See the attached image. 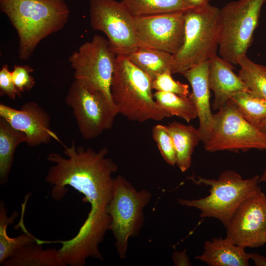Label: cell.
Wrapping results in <instances>:
<instances>
[{"label": "cell", "instance_id": "cell-27", "mask_svg": "<svg viewBox=\"0 0 266 266\" xmlns=\"http://www.w3.org/2000/svg\"><path fill=\"white\" fill-rule=\"evenodd\" d=\"M152 134L164 160L167 164L175 166L176 164V152L172 138L165 125H155L152 128Z\"/></svg>", "mask_w": 266, "mask_h": 266}, {"label": "cell", "instance_id": "cell-21", "mask_svg": "<svg viewBox=\"0 0 266 266\" xmlns=\"http://www.w3.org/2000/svg\"><path fill=\"white\" fill-rule=\"evenodd\" d=\"M26 135L13 128L5 119L0 117V184H5L9 178L16 147L26 142Z\"/></svg>", "mask_w": 266, "mask_h": 266}, {"label": "cell", "instance_id": "cell-24", "mask_svg": "<svg viewBox=\"0 0 266 266\" xmlns=\"http://www.w3.org/2000/svg\"><path fill=\"white\" fill-rule=\"evenodd\" d=\"M229 100L237 107L246 120L257 128L266 120V100L250 91L235 93Z\"/></svg>", "mask_w": 266, "mask_h": 266}, {"label": "cell", "instance_id": "cell-4", "mask_svg": "<svg viewBox=\"0 0 266 266\" xmlns=\"http://www.w3.org/2000/svg\"><path fill=\"white\" fill-rule=\"evenodd\" d=\"M220 9L207 3L184 12L183 44L172 55V74H183L217 55L220 33Z\"/></svg>", "mask_w": 266, "mask_h": 266}, {"label": "cell", "instance_id": "cell-20", "mask_svg": "<svg viewBox=\"0 0 266 266\" xmlns=\"http://www.w3.org/2000/svg\"><path fill=\"white\" fill-rule=\"evenodd\" d=\"M18 216V213L14 211L10 216H7V210L4 202H0V264L13 255L23 246L35 242L37 238L30 233L25 228L23 221L20 226L24 233L15 237L9 236L7 228L12 224Z\"/></svg>", "mask_w": 266, "mask_h": 266}, {"label": "cell", "instance_id": "cell-13", "mask_svg": "<svg viewBox=\"0 0 266 266\" xmlns=\"http://www.w3.org/2000/svg\"><path fill=\"white\" fill-rule=\"evenodd\" d=\"M226 237L244 249L266 243V196L261 190L239 206L226 227Z\"/></svg>", "mask_w": 266, "mask_h": 266}, {"label": "cell", "instance_id": "cell-19", "mask_svg": "<svg viewBox=\"0 0 266 266\" xmlns=\"http://www.w3.org/2000/svg\"><path fill=\"white\" fill-rule=\"evenodd\" d=\"M38 239L18 250L1 264L4 266H66L58 249H44Z\"/></svg>", "mask_w": 266, "mask_h": 266}, {"label": "cell", "instance_id": "cell-22", "mask_svg": "<svg viewBox=\"0 0 266 266\" xmlns=\"http://www.w3.org/2000/svg\"><path fill=\"white\" fill-rule=\"evenodd\" d=\"M125 57L152 80L157 75L170 70L172 55L162 50L138 47L134 52Z\"/></svg>", "mask_w": 266, "mask_h": 266}, {"label": "cell", "instance_id": "cell-9", "mask_svg": "<svg viewBox=\"0 0 266 266\" xmlns=\"http://www.w3.org/2000/svg\"><path fill=\"white\" fill-rule=\"evenodd\" d=\"M116 56L107 39L96 35L74 51L68 61L75 80L91 91L102 93L114 103L110 87Z\"/></svg>", "mask_w": 266, "mask_h": 266}, {"label": "cell", "instance_id": "cell-15", "mask_svg": "<svg viewBox=\"0 0 266 266\" xmlns=\"http://www.w3.org/2000/svg\"><path fill=\"white\" fill-rule=\"evenodd\" d=\"M209 61L191 68L182 74L190 83L192 92L189 97L196 106L199 127L198 129L200 139L203 143L210 133L213 114L210 104V88L208 83Z\"/></svg>", "mask_w": 266, "mask_h": 266}, {"label": "cell", "instance_id": "cell-12", "mask_svg": "<svg viewBox=\"0 0 266 266\" xmlns=\"http://www.w3.org/2000/svg\"><path fill=\"white\" fill-rule=\"evenodd\" d=\"M184 12L134 17V30L138 46L175 54L184 40Z\"/></svg>", "mask_w": 266, "mask_h": 266}, {"label": "cell", "instance_id": "cell-18", "mask_svg": "<svg viewBox=\"0 0 266 266\" xmlns=\"http://www.w3.org/2000/svg\"><path fill=\"white\" fill-rule=\"evenodd\" d=\"M165 126L174 146L176 165L182 172H185L191 166L194 149L200 141L198 130L176 121Z\"/></svg>", "mask_w": 266, "mask_h": 266}, {"label": "cell", "instance_id": "cell-11", "mask_svg": "<svg viewBox=\"0 0 266 266\" xmlns=\"http://www.w3.org/2000/svg\"><path fill=\"white\" fill-rule=\"evenodd\" d=\"M92 28L103 33L117 55L127 56L138 47L134 19L122 2L116 0H89Z\"/></svg>", "mask_w": 266, "mask_h": 266}, {"label": "cell", "instance_id": "cell-3", "mask_svg": "<svg viewBox=\"0 0 266 266\" xmlns=\"http://www.w3.org/2000/svg\"><path fill=\"white\" fill-rule=\"evenodd\" d=\"M152 81L127 58L117 55L110 92L118 114L138 122L171 117L155 100Z\"/></svg>", "mask_w": 266, "mask_h": 266}, {"label": "cell", "instance_id": "cell-26", "mask_svg": "<svg viewBox=\"0 0 266 266\" xmlns=\"http://www.w3.org/2000/svg\"><path fill=\"white\" fill-rule=\"evenodd\" d=\"M238 75L253 94L266 100V66L256 63L246 55L237 59Z\"/></svg>", "mask_w": 266, "mask_h": 266}, {"label": "cell", "instance_id": "cell-17", "mask_svg": "<svg viewBox=\"0 0 266 266\" xmlns=\"http://www.w3.org/2000/svg\"><path fill=\"white\" fill-rule=\"evenodd\" d=\"M210 266H247L249 253L226 237L207 240L203 253L195 257Z\"/></svg>", "mask_w": 266, "mask_h": 266}, {"label": "cell", "instance_id": "cell-31", "mask_svg": "<svg viewBox=\"0 0 266 266\" xmlns=\"http://www.w3.org/2000/svg\"><path fill=\"white\" fill-rule=\"evenodd\" d=\"M250 259L253 260L257 266H266V257L256 253H249Z\"/></svg>", "mask_w": 266, "mask_h": 266}, {"label": "cell", "instance_id": "cell-32", "mask_svg": "<svg viewBox=\"0 0 266 266\" xmlns=\"http://www.w3.org/2000/svg\"><path fill=\"white\" fill-rule=\"evenodd\" d=\"M188 5L192 7H199L209 3V0H184Z\"/></svg>", "mask_w": 266, "mask_h": 266}, {"label": "cell", "instance_id": "cell-16", "mask_svg": "<svg viewBox=\"0 0 266 266\" xmlns=\"http://www.w3.org/2000/svg\"><path fill=\"white\" fill-rule=\"evenodd\" d=\"M233 68L231 64L217 55L209 60L208 83L214 94V110L221 109L233 94L249 90Z\"/></svg>", "mask_w": 266, "mask_h": 266}, {"label": "cell", "instance_id": "cell-10", "mask_svg": "<svg viewBox=\"0 0 266 266\" xmlns=\"http://www.w3.org/2000/svg\"><path fill=\"white\" fill-rule=\"evenodd\" d=\"M65 101L72 108L79 132L86 139L97 137L111 128L118 114L114 103L102 93L91 91L75 80Z\"/></svg>", "mask_w": 266, "mask_h": 266}, {"label": "cell", "instance_id": "cell-33", "mask_svg": "<svg viewBox=\"0 0 266 266\" xmlns=\"http://www.w3.org/2000/svg\"><path fill=\"white\" fill-rule=\"evenodd\" d=\"M258 129L262 132L266 133V120L263 121L259 126Z\"/></svg>", "mask_w": 266, "mask_h": 266}, {"label": "cell", "instance_id": "cell-23", "mask_svg": "<svg viewBox=\"0 0 266 266\" xmlns=\"http://www.w3.org/2000/svg\"><path fill=\"white\" fill-rule=\"evenodd\" d=\"M134 17L176 12H185L194 7L184 0H121Z\"/></svg>", "mask_w": 266, "mask_h": 266}, {"label": "cell", "instance_id": "cell-28", "mask_svg": "<svg viewBox=\"0 0 266 266\" xmlns=\"http://www.w3.org/2000/svg\"><path fill=\"white\" fill-rule=\"evenodd\" d=\"M171 74V71L168 70L157 75L152 81V89L173 93L183 97H189L190 94L189 85L174 80Z\"/></svg>", "mask_w": 266, "mask_h": 266}, {"label": "cell", "instance_id": "cell-2", "mask_svg": "<svg viewBox=\"0 0 266 266\" xmlns=\"http://www.w3.org/2000/svg\"><path fill=\"white\" fill-rule=\"evenodd\" d=\"M0 9L17 31L18 55L23 60L42 39L62 30L69 16L65 0H0Z\"/></svg>", "mask_w": 266, "mask_h": 266}, {"label": "cell", "instance_id": "cell-8", "mask_svg": "<svg viewBox=\"0 0 266 266\" xmlns=\"http://www.w3.org/2000/svg\"><path fill=\"white\" fill-rule=\"evenodd\" d=\"M209 152L266 150V133L246 120L229 100L213 114L212 129L203 142Z\"/></svg>", "mask_w": 266, "mask_h": 266}, {"label": "cell", "instance_id": "cell-1", "mask_svg": "<svg viewBox=\"0 0 266 266\" xmlns=\"http://www.w3.org/2000/svg\"><path fill=\"white\" fill-rule=\"evenodd\" d=\"M64 147L66 158L57 153L48 155L47 161L54 165L49 168L45 181L52 186L51 196L57 201L65 197L68 191L66 186H69L84 196L83 202L90 203L87 218L71 243L80 252L95 254L110 230L111 217L106 209L114 191L115 178L112 175L118 166L106 157L105 147L97 152L76 146L74 140L70 146Z\"/></svg>", "mask_w": 266, "mask_h": 266}, {"label": "cell", "instance_id": "cell-25", "mask_svg": "<svg viewBox=\"0 0 266 266\" xmlns=\"http://www.w3.org/2000/svg\"><path fill=\"white\" fill-rule=\"evenodd\" d=\"M153 95L157 104L171 116H176L188 122L198 117L196 106L189 96L161 91H156Z\"/></svg>", "mask_w": 266, "mask_h": 266}, {"label": "cell", "instance_id": "cell-6", "mask_svg": "<svg viewBox=\"0 0 266 266\" xmlns=\"http://www.w3.org/2000/svg\"><path fill=\"white\" fill-rule=\"evenodd\" d=\"M266 0L231 1L220 9L218 53L232 65L246 53L253 41L261 11Z\"/></svg>", "mask_w": 266, "mask_h": 266}, {"label": "cell", "instance_id": "cell-30", "mask_svg": "<svg viewBox=\"0 0 266 266\" xmlns=\"http://www.w3.org/2000/svg\"><path fill=\"white\" fill-rule=\"evenodd\" d=\"M0 95H6L12 100L17 96L21 97V92L16 87L7 65H4L0 70Z\"/></svg>", "mask_w": 266, "mask_h": 266}, {"label": "cell", "instance_id": "cell-7", "mask_svg": "<svg viewBox=\"0 0 266 266\" xmlns=\"http://www.w3.org/2000/svg\"><path fill=\"white\" fill-rule=\"evenodd\" d=\"M151 196L145 189L137 191L122 175L115 178L113 196L106 211L111 217L110 230L120 258H126L129 238L139 233L144 220L143 209Z\"/></svg>", "mask_w": 266, "mask_h": 266}, {"label": "cell", "instance_id": "cell-34", "mask_svg": "<svg viewBox=\"0 0 266 266\" xmlns=\"http://www.w3.org/2000/svg\"><path fill=\"white\" fill-rule=\"evenodd\" d=\"M260 182H266V168L264 171L263 174L260 176Z\"/></svg>", "mask_w": 266, "mask_h": 266}, {"label": "cell", "instance_id": "cell-14", "mask_svg": "<svg viewBox=\"0 0 266 266\" xmlns=\"http://www.w3.org/2000/svg\"><path fill=\"white\" fill-rule=\"evenodd\" d=\"M0 117L13 128L25 134L26 143L29 146L34 147L48 143L52 138L60 142L50 128L49 115L35 102H28L19 109L0 103Z\"/></svg>", "mask_w": 266, "mask_h": 266}, {"label": "cell", "instance_id": "cell-5", "mask_svg": "<svg viewBox=\"0 0 266 266\" xmlns=\"http://www.w3.org/2000/svg\"><path fill=\"white\" fill-rule=\"evenodd\" d=\"M260 176L243 179L237 172L227 170L217 179L200 176L193 178L197 185L209 186V195L198 200L178 199L183 206L193 207L200 211L202 218L212 217L220 221L226 228L240 204L248 197L261 190Z\"/></svg>", "mask_w": 266, "mask_h": 266}, {"label": "cell", "instance_id": "cell-29", "mask_svg": "<svg viewBox=\"0 0 266 266\" xmlns=\"http://www.w3.org/2000/svg\"><path fill=\"white\" fill-rule=\"evenodd\" d=\"M33 70L28 65L14 66L11 71L12 78L16 87L21 93L30 90L34 86L35 81L31 75Z\"/></svg>", "mask_w": 266, "mask_h": 266}]
</instances>
